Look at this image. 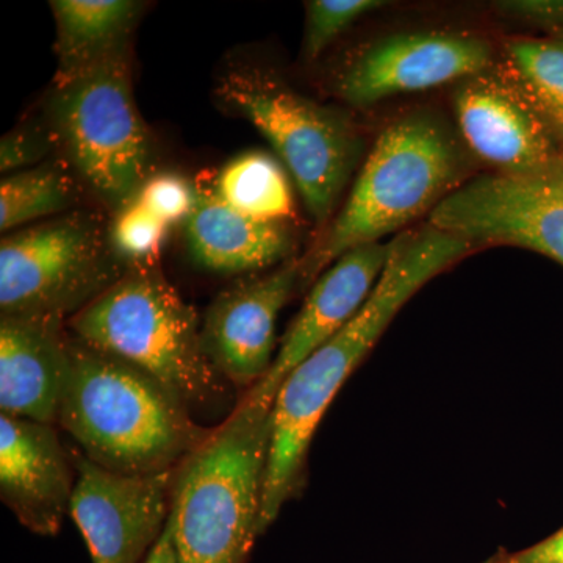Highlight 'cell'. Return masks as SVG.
I'll return each instance as SVG.
<instances>
[{
    "mask_svg": "<svg viewBox=\"0 0 563 563\" xmlns=\"http://www.w3.org/2000/svg\"><path fill=\"white\" fill-rule=\"evenodd\" d=\"M496 9L515 20L547 29L551 35L563 33V0H509L496 3Z\"/></svg>",
    "mask_w": 563,
    "mask_h": 563,
    "instance_id": "cell-26",
    "label": "cell"
},
{
    "mask_svg": "<svg viewBox=\"0 0 563 563\" xmlns=\"http://www.w3.org/2000/svg\"><path fill=\"white\" fill-rule=\"evenodd\" d=\"M468 158L450 125L431 111L391 122L374 143L350 198L302 261L303 288L333 262L398 232L457 190Z\"/></svg>",
    "mask_w": 563,
    "mask_h": 563,
    "instance_id": "cell-5",
    "label": "cell"
},
{
    "mask_svg": "<svg viewBox=\"0 0 563 563\" xmlns=\"http://www.w3.org/2000/svg\"><path fill=\"white\" fill-rule=\"evenodd\" d=\"M201 328L198 313L157 262L132 263L109 290L68 320L70 335L151 374L191 412H232L235 387L207 357Z\"/></svg>",
    "mask_w": 563,
    "mask_h": 563,
    "instance_id": "cell-3",
    "label": "cell"
},
{
    "mask_svg": "<svg viewBox=\"0 0 563 563\" xmlns=\"http://www.w3.org/2000/svg\"><path fill=\"white\" fill-rule=\"evenodd\" d=\"M128 266L111 246L110 231L85 211L7 233L0 243V312L68 321Z\"/></svg>",
    "mask_w": 563,
    "mask_h": 563,
    "instance_id": "cell-8",
    "label": "cell"
},
{
    "mask_svg": "<svg viewBox=\"0 0 563 563\" xmlns=\"http://www.w3.org/2000/svg\"><path fill=\"white\" fill-rule=\"evenodd\" d=\"M51 143L43 133L18 131L7 133L0 143V169L2 173H20L46 155Z\"/></svg>",
    "mask_w": 563,
    "mask_h": 563,
    "instance_id": "cell-25",
    "label": "cell"
},
{
    "mask_svg": "<svg viewBox=\"0 0 563 563\" xmlns=\"http://www.w3.org/2000/svg\"><path fill=\"white\" fill-rule=\"evenodd\" d=\"M54 139L107 206L121 210L151 177L152 141L132 88L131 46L55 76Z\"/></svg>",
    "mask_w": 563,
    "mask_h": 563,
    "instance_id": "cell-6",
    "label": "cell"
},
{
    "mask_svg": "<svg viewBox=\"0 0 563 563\" xmlns=\"http://www.w3.org/2000/svg\"><path fill=\"white\" fill-rule=\"evenodd\" d=\"M57 424L90 461L136 476L176 472L213 429L151 374L73 335Z\"/></svg>",
    "mask_w": 563,
    "mask_h": 563,
    "instance_id": "cell-2",
    "label": "cell"
},
{
    "mask_svg": "<svg viewBox=\"0 0 563 563\" xmlns=\"http://www.w3.org/2000/svg\"><path fill=\"white\" fill-rule=\"evenodd\" d=\"M429 225L472 244H509L563 266V154L525 174L488 173L462 184Z\"/></svg>",
    "mask_w": 563,
    "mask_h": 563,
    "instance_id": "cell-9",
    "label": "cell"
},
{
    "mask_svg": "<svg viewBox=\"0 0 563 563\" xmlns=\"http://www.w3.org/2000/svg\"><path fill=\"white\" fill-rule=\"evenodd\" d=\"M222 201L255 220L285 222L295 214L288 172L265 152H246L213 177Z\"/></svg>",
    "mask_w": 563,
    "mask_h": 563,
    "instance_id": "cell-20",
    "label": "cell"
},
{
    "mask_svg": "<svg viewBox=\"0 0 563 563\" xmlns=\"http://www.w3.org/2000/svg\"><path fill=\"white\" fill-rule=\"evenodd\" d=\"M380 0H312L306 3L303 54L309 60L331 46L352 24L365 14L384 9Z\"/></svg>",
    "mask_w": 563,
    "mask_h": 563,
    "instance_id": "cell-23",
    "label": "cell"
},
{
    "mask_svg": "<svg viewBox=\"0 0 563 563\" xmlns=\"http://www.w3.org/2000/svg\"><path fill=\"white\" fill-rule=\"evenodd\" d=\"M68 321L41 314L0 320V410L57 424L70 363Z\"/></svg>",
    "mask_w": 563,
    "mask_h": 563,
    "instance_id": "cell-16",
    "label": "cell"
},
{
    "mask_svg": "<svg viewBox=\"0 0 563 563\" xmlns=\"http://www.w3.org/2000/svg\"><path fill=\"white\" fill-rule=\"evenodd\" d=\"M298 287L303 288L302 261L292 257L236 282L210 303L201 328L203 351L233 387L251 390L268 374L277 318Z\"/></svg>",
    "mask_w": 563,
    "mask_h": 563,
    "instance_id": "cell-11",
    "label": "cell"
},
{
    "mask_svg": "<svg viewBox=\"0 0 563 563\" xmlns=\"http://www.w3.org/2000/svg\"><path fill=\"white\" fill-rule=\"evenodd\" d=\"M70 459L76 484L69 515L92 563H141L168 523L176 472L136 476L103 468L80 451Z\"/></svg>",
    "mask_w": 563,
    "mask_h": 563,
    "instance_id": "cell-10",
    "label": "cell"
},
{
    "mask_svg": "<svg viewBox=\"0 0 563 563\" xmlns=\"http://www.w3.org/2000/svg\"><path fill=\"white\" fill-rule=\"evenodd\" d=\"M487 40L461 33L418 32L388 36L347 66L336 84L352 106L373 103L479 76L492 63Z\"/></svg>",
    "mask_w": 563,
    "mask_h": 563,
    "instance_id": "cell-12",
    "label": "cell"
},
{
    "mask_svg": "<svg viewBox=\"0 0 563 563\" xmlns=\"http://www.w3.org/2000/svg\"><path fill=\"white\" fill-rule=\"evenodd\" d=\"M77 201L79 187L63 166L10 174L0 184V231L7 235L31 222L69 213Z\"/></svg>",
    "mask_w": 563,
    "mask_h": 563,
    "instance_id": "cell-21",
    "label": "cell"
},
{
    "mask_svg": "<svg viewBox=\"0 0 563 563\" xmlns=\"http://www.w3.org/2000/svg\"><path fill=\"white\" fill-rule=\"evenodd\" d=\"M139 199L154 217L172 225L187 221L195 207V185L176 174H155L141 188Z\"/></svg>",
    "mask_w": 563,
    "mask_h": 563,
    "instance_id": "cell-24",
    "label": "cell"
},
{
    "mask_svg": "<svg viewBox=\"0 0 563 563\" xmlns=\"http://www.w3.org/2000/svg\"><path fill=\"white\" fill-rule=\"evenodd\" d=\"M483 563H563V528L532 547L515 553L501 551Z\"/></svg>",
    "mask_w": 563,
    "mask_h": 563,
    "instance_id": "cell-27",
    "label": "cell"
},
{
    "mask_svg": "<svg viewBox=\"0 0 563 563\" xmlns=\"http://www.w3.org/2000/svg\"><path fill=\"white\" fill-rule=\"evenodd\" d=\"M272 407L246 395L174 474L177 563H247L261 533Z\"/></svg>",
    "mask_w": 563,
    "mask_h": 563,
    "instance_id": "cell-4",
    "label": "cell"
},
{
    "mask_svg": "<svg viewBox=\"0 0 563 563\" xmlns=\"http://www.w3.org/2000/svg\"><path fill=\"white\" fill-rule=\"evenodd\" d=\"M472 244L437 231L402 233L368 301L280 385L272 409V440L263 484L261 531L301 492L314 432L351 374L373 350L393 318L429 280L472 251Z\"/></svg>",
    "mask_w": 563,
    "mask_h": 563,
    "instance_id": "cell-1",
    "label": "cell"
},
{
    "mask_svg": "<svg viewBox=\"0 0 563 563\" xmlns=\"http://www.w3.org/2000/svg\"><path fill=\"white\" fill-rule=\"evenodd\" d=\"M217 95L269 141L310 217L318 225L328 224L362 154L361 136L350 121L246 66L228 70Z\"/></svg>",
    "mask_w": 563,
    "mask_h": 563,
    "instance_id": "cell-7",
    "label": "cell"
},
{
    "mask_svg": "<svg viewBox=\"0 0 563 563\" xmlns=\"http://www.w3.org/2000/svg\"><path fill=\"white\" fill-rule=\"evenodd\" d=\"M168 228L139 199H133L117 211L109 229L111 246L128 265L155 262L168 235Z\"/></svg>",
    "mask_w": 563,
    "mask_h": 563,
    "instance_id": "cell-22",
    "label": "cell"
},
{
    "mask_svg": "<svg viewBox=\"0 0 563 563\" xmlns=\"http://www.w3.org/2000/svg\"><path fill=\"white\" fill-rule=\"evenodd\" d=\"M506 76L525 96L563 154V33L506 44Z\"/></svg>",
    "mask_w": 563,
    "mask_h": 563,
    "instance_id": "cell-19",
    "label": "cell"
},
{
    "mask_svg": "<svg viewBox=\"0 0 563 563\" xmlns=\"http://www.w3.org/2000/svg\"><path fill=\"white\" fill-rule=\"evenodd\" d=\"M401 239L402 233L388 243L354 247L313 282L301 312L282 339L272 368L261 383L244 393L247 398L273 409L277 391L288 374L361 312Z\"/></svg>",
    "mask_w": 563,
    "mask_h": 563,
    "instance_id": "cell-13",
    "label": "cell"
},
{
    "mask_svg": "<svg viewBox=\"0 0 563 563\" xmlns=\"http://www.w3.org/2000/svg\"><path fill=\"white\" fill-rule=\"evenodd\" d=\"M195 191L185 239L201 268L235 276L276 268L292 258L295 236L285 222L255 220L233 209L214 190L213 177L196 181Z\"/></svg>",
    "mask_w": 563,
    "mask_h": 563,
    "instance_id": "cell-17",
    "label": "cell"
},
{
    "mask_svg": "<svg viewBox=\"0 0 563 563\" xmlns=\"http://www.w3.org/2000/svg\"><path fill=\"white\" fill-rule=\"evenodd\" d=\"M76 468L55 426L0 415V496L21 525L54 537L69 515Z\"/></svg>",
    "mask_w": 563,
    "mask_h": 563,
    "instance_id": "cell-15",
    "label": "cell"
},
{
    "mask_svg": "<svg viewBox=\"0 0 563 563\" xmlns=\"http://www.w3.org/2000/svg\"><path fill=\"white\" fill-rule=\"evenodd\" d=\"M57 74L65 76L131 46L143 3L133 0H52Z\"/></svg>",
    "mask_w": 563,
    "mask_h": 563,
    "instance_id": "cell-18",
    "label": "cell"
},
{
    "mask_svg": "<svg viewBox=\"0 0 563 563\" xmlns=\"http://www.w3.org/2000/svg\"><path fill=\"white\" fill-rule=\"evenodd\" d=\"M454 111L468 150L496 173L536 172L562 155L506 74L463 80L455 90Z\"/></svg>",
    "mask_w": 563,
    "mask_h": 563,
    "instance_id": "cell-14",
    "label": "cell"
},
{
    "mask_svg": "<svg viewBox=\"0 0 563 563\" xmlns=\"http://www.w3.org/2000/svg\"><path fill=\"white\" fill-rule=\"evenodd\" d=\"M144 563H177L176 550H174L172 523H166L161 539L152 548L151 553L144 559Z\"/></svg>",
    "mask_w": 563,
    "mask_h": 563,
    "instance_id": "cell-28",
    "label": "cell"
}]
</instances>
